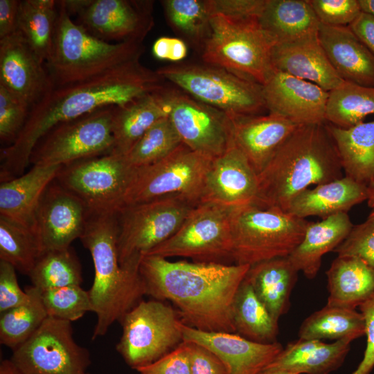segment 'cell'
Listing matches in <instances>:
<instances>
[{
  "label": "cell",
  "mask_w": 374,
  "mask_h": 374,
  "mask_svg": "<svg viewBox=\"0 0 374 374\" xmlns=\"http://www.w3.org/2000/svg\"><path fill=\"white\" fill-rule=\"evenodd\" d=\"M165 80L139 59L75 83L54 87L31 107L16 141L1 150V181L19 177L38 141L60 123L109 106H123L163 89Z\"/></svg>",
  "instance_id": "obj_1"
},
{
  "label": "cell",
  "mask_w": 374,
  "mask_h": 374,
  "mask_svg": "<svg viewBox=\"0 0 374 374\" xmlns=\"http://www.w3.org/2000/svg\"><path fill=\"white\" fill-rule=\"evenodd\" d=\"M250 266L220 262L170 261L141 258L139 271L146 294L168 300L184 323L204 332H235L232 304Z\"/></svg>",
  "instance_id": "obj_2"
},
{
  "label": "cell",
  "mask_w": 374,
  "mask_h": 374,
  "mask_svg": "<svg viewBox=\"0 0 374 374\" xmlns=\"http://www.w3.org/2000/svg\"><path fill=\"white\" fill-rule=\"evenodd\" d=\"M326 123L299 125L258 175L254 205L285 212L311 185L343 176L337 150Z\"/></svg>",
  "instance_id": "obj_3"
},
{
  "label": "cell",
  "mask_w": 374,
  "mask_h": 374,
  "mask_svg": "<svg viewBox=\"0 0 374 374\" xmlns=\"http://www.w3.org/2000/svg\"><path fill=\"white\" fill-rule=\"evenodd\" d=\"M80 240L90 252L94 266V279L89 292L92 312L96 314L92 335L95 339L105 335L146 294L139 271L142 257L121 265L116 213H89Z\"/></svg>",
  "instance_id": "obj_4"
},
{
  "label": "cell",
  "mask_w": 374,
  "mask_h": 374,
  "mask_svg": "<svg viewBox=\"0 0 374 374\" xmlns=\"http://www.w3.org/2000/svg\"><path fill=\"white\" fill-rule=\"evenodd\" d=\"M57 4L52 47L45 62L53 86L83 81L140 59L143 43L108 42L96 37L72 19L62 0Z\"/></svg>",
  "instance_id": "obj_5"
},
{
  "label": "cell",
  "mask_w": 374,
  "mask_h": 374,
  "mask_svg": "<svg viewBox=\"0 0 374 374\" xmlns=\"http://www.w3.org/2000/svg\"><path fill=\"white\" fill-rule=\"evenodd\" d=\"M211 32L202 49L206 64L225 69L262 85L274 71L272 49L276 39L258 19L212 14Z\"/></svg>",
  "instance_id": "obj_6"
},
{
  "label": "cell",
  "mask_w": 374,
  "mask_h": 374,
  "mask_svg": "<svg viewBox=\"0 0 374 374\" xmlns=\"http://www.w3.org/2000/svg\"><path fill=\"white\" fill-rule=\"evenodd\" d=\"M230 222L231 260L251 266L289 256L303 239L310 222L278 209L249 204L233 208Z\"/></svg>",
  "instance_id": "obj_7"
},
{
  "label": "cell",
  "mask_w": 374,
  "mask_h": 374,
  "mask_svg": "<svg viewBox=\"0 0 374 374\" xmlns=\"http://www.w3.org/2000/svg\"><path fill=\"white\" fill-rule=\"evenodd\" d=\"M156 72L193 98L230 116L258 115L267 109L261 84L225 69L191 63L163 66Z\"/></svg>",
  "instance_id": "obj_8"
},
{
  "label": "cell",
  "mask_w": 374,
  "mask_h": 374,
  "mask_svg": "<svg viewBox=\"0 0 374 374\" xmlns=\"http://www.w3.org/2000/svg\"><path fill=\"white\" fill-rule=\"evenodd\" d=\"M211 161L181 143L163 159L135 168L125 206L170 198L199 205Z\"/></svg>",
  "instance_id": "obj_9"
},
{
  "label": "cell",
  "mask_w": 374,
  "mask_h": 374,
  "mask_svg": "<svg viewBox=\"0 0 374 374\" xmlns=\"http://www.w3.org/2000/svg\"><path fill=\"white\" fill-rule=\"evenodd\" d=\"M181 321L163 301L141 300L120 321L123 334L116 350L135 370L150 365L183 341Z\"/></svg>",
  "instance_id": "obj_10"
},
{
  "label": "cell",
  "mask_w": 374,
  "mask_h": 374,
  "mask_svg": "<svg viewBox=\"0 0 374 374\" xmlns=\"http://www.w3.org/2000/svg\"><path fill=\"white\" fill-rule=\"evenodd\" d=\"M115 107L100 108L52 128L35 146L30 164L63 166L111 154L114 147L112 122Z\"/></svg>",
  "instance_id": "obj_11"
},
{
  "label": "cell",
  "mask_w": 374,
  "mask_h": 374,
  "mask_svg": "<svg viewBox=\"0 0 374 374\" xmlns=\"http://www.w3.org/2000/svg\"><path fill=\"white\" fill-rule=\"evenodd\" d=\"M134 171L125 156L107 154L63 166L55 180L89 213H116L125 206Z\"/></svg>",
  "instance_id": "obj_12"
},
{
  "label": "cell",
  "mask_w": 374,
  "mask_h": 374,
  "mask_svg": "<svg viewBox=\"0 0 374 374\" xmlns=\"http://www.w3.org/2000/svg\"><path fill=\"white\" fill-rule=\"evenodd\" d=\"M195 206L170 198L122 207L116 213L121 265L145 256L172 237Z\"/></svg>",
  "instance_id": "obj_13"
},
{
  "label": "cell",
  "mask_w": 374,
  "mask_h": 374,
  "mask_svg": "<svg viewBox=\"0 0 374 374\" xmlns=\"http://www.w3.org/2000/svg\"><path fill=\"white\" fill-rule=\"evenodd\" d=\"M233 208L202 203L190 213L179 230L146 255L190 258L195 262L231 259L230 216Z\"/></svg>",
  "instance_id": "obj_14"
},
{
  "label": "cell",
  "mask_w": 374,
  "mask_h": 374,
  "mask_svg": "<svg viewBox=\"0 0 374 374\" xmlns=\"http://www.w3.org/2000/svg\"><path fill=\"white\" fill-rule=\"evenodd\" d=\"M10 359L22 374H87L91 364L89 351L73 337L71 322L51 317Z\"/></svg>",
  "instance_id": "obj_15"
},
{
  "label": "cell",
  "mask_w": 374,
  "mask_h": 374,
  "mask_svg": "<svg viewBox=\"0 0 374 374\" xmlns=\"http://www.w3.org/2000/svg\"><path fill=\"white\" fill-rule=\"evenodd\" d=\"M75 23L108 42H143L153 26L152 3L130 0H62Z\"/></svg>",
  "instance_id": "obj_16"
},
{
  "label": "cell",
  "mask_w": 374,
  "mask_h": 374,
  "mask_svg": "<svg viewBox=\"0 0 374 374\" xmlns=\"http://www.w3.org/2000/svg\"><path fill=\"white\" fill-rule=\"evenodd\" d=\"M169 118L181 142L212 159L233 144L229 115L181 90L166 87Z\"/></svg>",
  "instance_id": "obj_17"
},
{
  "label": "cell",
  "mask_w": 374,
  "mask_h": 374,
  "mask_svg": "<svg viewBox=\"0 0 374 374\" xmlns=\"http://www.w3.org/2000/svg\"><path fill=\"white\" fill-rule=\"evenodd\" d=\"M89 213L83 202L55 179L46 189L35 214L33 232L41 253L70 247L82 236Z\"/></svg>",
  "instance_id": "obj_18"
},
{
  "label": "cell",
  "mask_w": 374,
  "mask_h": 374,
  "mask_svg": "<svg viewBox=\"0 0 374 374\" xmlns=\"http://www.w3.org/2000/svg\"><path fill=\"white\" fill-rule=\"evenodd\" d=\"M262 86L269 113L297 125L326 123L328 91L317 84L274 70Z\"/></svg>",
  "instance_id": "obj_19"
},
{
  "label": "cell",
  "mask_w": 374,
  "mask_h": 374,
  "mask_svg": "<svg viewBox=\"0 0 374 374\" xmlns=\"http://www.w3.org/2000/svg\"><path fill=\"white\" fill-rule=\"evenodd\" d=\"M0 86L30 108L53 87L45 62L19 30L0 39Z\"/></svg>",
  "instance_id": "obj_20"
},
{
  "label": "cell",
  "mask_w": 374,
  "mask_h": 374,
  "mask_svg": "<svg viewBox=\"0 0 374 374\" xmlns=\"http://www.w3.org/2000/svg\"><path fill=\"white\" fill-rule=\"evenodd\" d=\"M258 193V174L233 143L224 153L212 159L201 204L229 208L254 205Z\"/></svg>",
  "instance_id": "obj_21"
},
{
  "label": "cell",
  "mask_w": 374,
  "mask_h": 374,
  "mask_svg": "<svg viewBox=\"0 0 374 374\" xmlns=\"http://www.w3.org/2000/svg\"><path fill=\"white\" fill-rule=\"evenodd\" d=\"M183 341L199 344L212 351L226 368L227 374H259L283 350L278 341L263 344L236 333L204 332L179 323Z\"/></svg>",
  "instance_id": "obj_22"
},
{
  "label": "cell",
  "mask_w": 374,
  "mask_h": 374,
  "mask_svg": "<svg viewBox=\"0 0 374 374\" xmlns=\"http://www.w3.org/2000/svg\"><path fill=\"white\" fill-rule=\"evenodd\" d=\"M230 118L233 143L258 175L299 126L271 113Z\"/></svg>",
  "instance_id": "obj_23"
},
{
  "label": "cell",
  "mask_w": 374,
  "mask_h": 374,
  "mask_svg": "<svg viewBox=\"0 0 374 374\" xmlns=\"http://www.w3.org/2000/svg\"><path fill=\"white\" fill-rule=\"evenodd\" d=\"M271 61L275 70L314 83L327 91L344 82L329 62L318 32L276 43Z\"/></svg>",
  "instance_id": "obj_24"
},
{
  "label": "cell",
  "mask_w": 374,
  "mask_h": 374,
  "mask_svg": "<svg viewBox=\"0 0 374 374\" xmlns=\"http://www.w3.org/2000/svg\"><path fill=\"white\" fill-rule=\"evenodd\" d=\"M318 37L329 62L344 81L374 87V55L348 26L320 24Z\"/></svg>",
  "instance_id": "obj_25"
},
{
  "label": "cell",
  "mask_w": 374,
  "mask_h": 374,
  "mask_svg": "<svg viewBox=\"0 0 374 374\" xmlns=\"http://www.w3.org/2000/svg\"><path fill=\"white\" fill-rule=\"evenodd\" d=\"M62 167L33 166L22 175L1 181L0 216L33 232L35 214L40 200Z\"/></svg>",
  "instance_id": "obj_26"
},
{
  "label": "cell",
  "mask_w": 374,
  "mask_h": 374,
  "mask_svg": "<svg viewBox=\"0 0 374 374\" xmlns=\"http://www.w3.org/2000/svg\"><path fill=\"white\" fill-rule=\"evenodd\" d=\"M368 197V186L344 176L301 192L292 200L285 212L299 218L317 216L323 220L348 213Z\"/></svg>",
  "instance_id": "obj_27"
},
{
  "label": "cell",
  "mask_w": 374,
  "mask_h": 374,
  "mask_svg": "<svg viewBox=\"0 0 374 374\" xmlns=\"http://www.w3.org/2000/svg\"><path fill=\"white\" fill-rule=\"evenodd\" d=\"M166 86L123 106L115 107L111 154L126 156L144 133L157 121L169 116Z\"/></svg>",
  "instance_id": "obj_28"
},
{
  "label": "cell",
  "mask_w": 374,
  "mask_h": 374,
  "mask_svg": "<svg viewBox=\"0 0 374 374\" xmlns=\"http://www.w3.org/2000/svg\"><path fill=\"white\" fill-rule=\"evenodd\" d=\"M353 340L327 344L317 339L290 342L265 368L289 370L298 374H329L344 363Z\"/></svg>",
  "instance_id": "obj_29"
},
{
  "label": "cell",
  "mask_w": 374,
  "mask_h": 374,
  "mask_svg": "<svg viewBox=\"0 0 374 374\" xmlns=\"http://www.w3.org/2000/svg\"><path fill=\"white\" fill-rule=\"evenodd\" d=\"M353 224L347 213H340L319 222H310L303 239L287 256L294 268L306 278H315L323 256L334 251L348 235Z\"/></svg>",
  "instance_id": "obj_30"
},
{
  "label": "cell",
  "mask_w": 374,
  "mask_h": 374,
  "mask_svg": "<svg viewBox=\"0 0 374 374\" xmlns=\"http://www.w3.org/2000/svg\"><path fill=\"white\" fill-rule=\"evenodd\" d=\"M298 271L288 257L264 260L250 266L245 279L272 317L278 321L290 305Z\"/></svg>",
  "instance_id": "obj_31"
},
{
  "label": "cell",
  "mask_w": 374,
  "mask_h": 374,
  "mask_svg": "<svg viewBox=\"0 0 374 374\" xmlns=\"http://www.w3.org/2000/svg\"><path fill=\"white\" fill-rule=\"evenodd\" d=\"M345 176L368 186L374 182V121L349 128L326 123Z\"/></svg>",
  "instance_id": "obj_32"
},
{
  "label": "cell",
  "mask_w": 374,
  "mask_h": 374,
  "mask_svg": "<svg viewBox=\"0 0 374 374\" xmlns=\"http://www.w3.org/2000/svg\"><path fill=\"white\" fill-rule=\"evenodd\" d=\"M326 276L328 305L355 309L374 293V269L358 258L337 256Z\"/></svg>",
  "instance_id": "obj_33"
},
{
  "label": "cell",
  "mask_w": 374,
  "mask_h": 374,
  "mask_svg": "<svg viewBox=\"0 0 374 374\" xmlns=\"http://www.w3.org/2000/svg\"><path fill=\"white\" fill-rule=\"evenodd\" d=\"M258 21L277 43L317 33L320 25L309 0H266Z\"/></svg>",
  "instance_id": "obj_34"
},
{
  "label": "cell",
  "mask_w": 374,
  "mask_h": 374,
  "mask_svg": "<svg viewBox=\"0 0 374 374\" xmlns=\"http://www.w3.org/2000/svg\"><path fill=\"white\" fill-rule=\"evenodd\" d=\"M232 320L235 332L245 339L263 344L276 341L278 321L259 300L245 278L233 301Z\"/></svg>",
  "instance_id": "obj_35"
},
{
  "label": "cell",
  "mask_w": 374,
  "mask_h": 374,
  "mask_svg": "<svg viewBox=\"0 0 374 374\" xmlns=\"http://www.w3.org/2000/svg\"><path fill=\"white\" fill-rule=\"evenodd\" d=\"M364 335L365 321L361 312L328 305L308 317L299 330L301 339L354 340Z\"/></svg>",
  "instance_id": "obj_36"
},
{
  "label": "cell",
  "mask_w": 374,
  "mask_h": 374,
  "mask_svg": "<svg viewBox=\"0 0 374 374\" xmlns=\"http://www.w3.org/2000/svg\"><path fill=\"white\" fill-rule=\"evenodd\" d=\"M374 114V87L344 81L328 91L326 121L341 128H349Z\"/></svg>",
  "instance_id": "obj_37"
},
{
  "label": "cell",
  "mask_w": 374,
  "mask_h": 374,
  "mask_svg": "<svg viewBox=\"0 0 374 374\" xmlns=\"http://www.w3.org/2000/svg\"><path fill=\"white\" fill-rule=\"evenodd\" d=\"M57 13V1H20L18 30L44 62L51 53Z\"/></svg>",
  "instance_id": "obj_38"
},
{
  "label": "cell",
  "mask_w": 374,
  "mask_h": 374,
  "mask_svg": "<svg viewBox=\"0 0 374 374\" xmlns=\"http://www.w3.org/2000/svg\"><path fill=\"white\" fill-rule=\"evenodd\" d=\"M25 291L29 294L26 303L1 313L0 342L12 350L28 339L48 317L41 292L33 285Z\"/></svg>",
  "instance_id": "obj_39"
},
{
  "label": "cell",
  "mask_w": 374,
  "mask_h": 374,
  "mask_svg": "<svg viewBox=\"0 0 374 374\" xmlns=\"http://www.w3.org/2000/svg\"><path fill=\"white\" fill-rule=\"evenodd\" d=\"M41 292L53 288L81 285L82 269L71 247L42 252L28 275Z\"/></svg>",
  "instance_id": "obj_40"
},
{
  "label": "cell",
  "mask_w": 374,
  "mask_h": 374,
  "mask_svg": "<svg viewBox=\"0 0 374 374\" xmlns=\"http://www.w3.org/2000/svg\"><path fill=\"white\" fill-rule=\"evenodd\" d=\"M170 25L201 50L211 32V10L208 0L161 1Z\"/></svg>",
  "instance_id": "obj_41"
},
{
  "label": "cell",
  "mask_w": 374,
  "mask_h": 374,
  "mask_svg": "<svg viewBox=\"0 0 374 374\" xmlns=\"http://www.w3.org/2000/svg\"><path fill=\"white\" fill-rule=\"evenodd\" d=\"M41 254L34 233L0 216V260L28 276Z\"/></svg>",
  "instance_id": "obj_42"
},
{
  "label": "cell",
  "mask_w": 374,
  "mask_h": 374,
  "mask_svg": "<svg viewBox=\"0 0 374 374\" xmlns=\"http://www.w3.org/2000/svg\"><path fill=\"white\" fill-rule=\"evenodd\" d=\"M181 143L168 116L152 125L125 157L131 166L141 168L163 159Z\"/></svg>",
  "instance_id": "obj_43"
},
{
  "label": "cell",
  "mask_w": 374,
  "mask_h": 374,
  "mask_svg": "<svg viewBox=\"0 0 374 374\" xmlns=\"http://www.w3.org/2000/svg\"><path fill=\"white\" fill-rule=\"evenodd\" d=\"M41 297L48 317L72 322L93 311L89 292L81 285L50 289L42 292Z\"/></svg>",
  "instance_id": "obj_44"
},
{
  "label": "cell",
  "mask_w": 374,
  "mask_h": 374,
  "mask_svg": "<svg viewBox=\"0 0 374 374\" xmlns=\"http://www.w3.org/2000/svg\"><path fill=\"white\" fill-rule=\"evenodd\" d=\"M30 107L21 98L0 86V139L12 145L21 132Z\"/></svg>",
  "instance_id": "obj_45"
},
{
  "label": "cell",
  "mask_w": 374,
  "mask_h": 374,
  "mask_svg": "<svg viewBox=\"0 0 374 374\" xmlns=\"http://www.w3.org/2000/svg\"><path fill=\"white\" fill-rule=\"evenodd\" d=\"M338 256H353L374 269V218L354 225L347 238L333 251Z\"/></svg>",
  "instance_id": "obj_46"
},
{
  "label": "cell",
  "mask_w": 374,
  "mask_h": 374,
  "mask_svg": "<svg viewBox=\"0 0 374 374\" xmlns=\"http://www.w3.org/2000/svg\"><path fill=\"white\" fill-rule=\"evenodd\" d=\"M320 24L348 26L359 15L358 0H309Z\"/></svg>",
  "instance_id": "obj_47"
},
{
  "label": "cell",
  "mask_w": 374,
  "mask_h": 374,
  "mask_svg": "<svg viewBox=\"0 0 374 374\" xmlns=\"http://www.w3.org/2000/svg\"><path fill=\"white\" fill-rule=\"evenodd\" d=\"M191 342L183 341L152 364L136 369L140 374H190Z\"/></svg>",
  "instance_id": "obj_48"
},
{
  "label": "cell",
  "mask_w": 374,
  "mask_h": 374,
  "mask_svg": "<svg viewBox=\"0 0 374 374\" xmlns=\"http://www.w3.org/2000/svg\"><path fill=\"white\" fill-rule=\"evenodd\" d=\"M29 299L27 292L19 287L15 268L0 260V313L26 303Z\"/></svg>",
  "instance_id": "obj_49"
},
{
  "label": "cell",
  "mask_w": 374,
  "mask_h": 374,
  "mask_svg": "<svg viewBox=\"0 0 374 374\" xmlns=\"http://www.w3.org/2000/svg\"><path fill=\"white\" fill-rule=\"evenodd\" d=\"M212 14L239 19H259L266 0H208Z\"/></svg>",
  "instance_id": "obj_50"
},
{
  "label": "cell",
  "mask_w": 374,
  "mask_h": 374,
  "mask_svg": "<svg viewBox=\"0 0 374 374\" xmlns=\"http://www.w3.org/2000/svg\"><path fill=\"white\" fill-rule=\"evenodd\" d=\"M359 308L365 321L367 344L362 360L351 374H370L374 368V293Z\"/></svg>",
  "instance_id": "obj_51"
},
{
  "label": "cell",
  "mask_w": 374,
  "mask_h": 374,
  "mask_svg": "<svg viewBox=\"0 0 374 374\" xmlns=\"http://www.w3.org/2000/svg\"><path fill=\"white\" fill-rule=\"evenodd\" d=\"M191 344L190 374H227L226 366L212 351Z\"/></svg>",
  "instance_id": "obj_52"
},
{
  "label": "cell",
  "mask_w": 374,
  "mask_h": 374,
  "mask_svg": "<svg viewBox=\"0 0 374 374\" xmlns=\"http://www.w3.org/2000/svg\"><path fill=\"white\" fill-rule=\"evenodd\" d=\"M152 53L159 60L177 62L186 57L188 47L180 38L163 36L154 42Z\"/></svg>",
  "instance_id": "obj_53"
},
{
  "label": "cell",
  "mask_w": 374,
  "mask_h": 374,
  "mask_svg": "<svg viewBox=\"0 0 374 374\" xmlns=\"http://www.w3.org/2000/svg\"><path fill=\"white\" fill-rule=\"evenodd\" d=\"M20 1L0 0V39L18 31Z\"/></svg>",
  "instance_id": "obj_54"
},
{
  "label": "cell",
  "mask_w": 374,
  "mask_h": 374,
  "mask_svg": "<svg viewBox=\"0 0 374 374\" xmlns=\"http://www.w3.org/2000/svg\"><path fill=\"white\" fill-rule=\"evenodd\" d=\"M348 26L374 55V17L361 12Z\"/></svg>",
  "instance_id": "obj_55"
},
{
  "label": "cell",
  "mask_w": 374,
  "mask_h": 374,
  "mask_svg": "<svg viewBox=\"0 0 374 374\" xmlns=\"http://www.w3.org/2000/svg\"><path fill=\"white\" fill-rule=\"evenodd\" d=\"M0 374H22L10 359L2 360L0 364Z\"/></svg>",
  "instance_id": "obj_56"
},
{
  "label": "cell",
  "mask_w": 374,
  "mask_h": 374,
  "mask_svg": "<svg viewBox=\"0 0 374 374\" xmlns=\"http://www.w3.org/2000/svg\"><path fill=\"white\" fill-rule=\"evenodd\" d=\"M361 12L374 17V0H358Z\"/></svg>",
  "instance_id": "obj_57"
},
{
  "label": "cell",
  "mask_w": 374,
  "mask_h": 374,
  "mask_svg": "<svg viewBox=\"0 0 374 374\" xmlns=\"http://www.w3.org/2000/svg\"><path fill=\"white\" fill-rule=\"evenodd\" d=\"M259 374H298L295 372L279 368H265Z\"/></svg>",
  "instance_id": "obj_58"
},
{
  "label": "cell",
  "mask_w": 374,
  "mask_h": 374,
  "mask_svg": "<svg viewBox=\"0 0 374 374\" xmlns=\"http://www.w3.org/2000/svg\"><path fill=\"white\" fill-rule=\"evenodd\" d=\"M367 204L371 208H374V182L368 186V197L367 199Z\"/></svg>",
  "instance_id": "obj_59"
},
{
  "label": "cell",
  "mask_w": 374,
  "mask_h": 374,
  "mask_svg": "<svg viewBox=\"0 0 374 374\" xmlns=\"http://www.w3.org/2000/svg\"><path fill=\"white\" fill-rule=\"evenodd\" d=\"M371 211L368 217L374 218V208H371Z\"/></svg>",
  "instance_id": "obj_60"
},
{
  "label": "cell",
  "mask_w": 374,
  "mask_h": 374,
  "mask_svg": "<svg viewBox=\"0 0 374 374\" xmlns=\"http://www.w3.org/2000/svg\"><path fill=\"white\" fill-rule=\"evenodd\" d=\"M87 374H89V373H87Z\"/></svg>",
  "instance_id": "obj_61"
}]
</instances>
